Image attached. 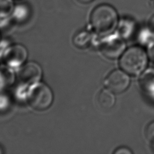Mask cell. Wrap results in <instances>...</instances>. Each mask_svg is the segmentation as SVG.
Returning a JSON list of instances; mask_svg holds the SVG:
<instances>
[{
    "label": "cell",
    "mask_w": 154,
    "mask_h": 154,
    "mask_svg": "<svg viewBox=\"0 0 154 154\" xmlns=\"http://www.w3.org/2000/svg\"><path fill=\"white\" fill-rule=\"evenodd\" d=\"M149 55L150 59L154 61V42L151 44L149 49Z\"/></svg>",
    "instance_id": "2e32d148"
},
{
    "label": "cell",
    "mask_w": 154,
    "mask_h": 154,
    "mask_svg": "<svg viewBox=\"0 0 154 154\" xmlns=\"http://www.w3.org/2000/svg\"><path fill=\"white\" fill-rule=\"evenodd\" d=\"M130 84V78L127 73L120 70L111 72L105 80L106 88L114 93H120L125 91Z\"/></svg>",
    "instance_id": "5b68a950"
},
{
    "label": "cell",
    "mask_w": 154,
    "mask_h": 154,
    "mask_svg": "<svg viewBox=\"0 0 154 154\" xmlns=\"http://www.w3.org/2000/svg\"><path fill=\"white\" fill-rule=\"evenodd\" d=\"M114 154H132V152L127 147H122L118 148L114 152Z\"/></svg>",
    "instance_id": "9a60e30c"
},
{
    "label": "cell",
    "mask_w": 154,
    "mask_h": 154,
    "mask_svg": "<svg viewBox=\"0 0 154 154\" xmlns=\"http://www.w3.org/2000/svg\"><path fill=\"white\" fill-rule=\"evenodd\" d=\"M139 84L141 90L147 95L154 96V69L146 70L140 76Z\"/></svg>",
    "instance_id": "ba28073f"
},
{
    "label": "cell",
    "mask_w": 154,
    "mask_h": 154,
    "mask_svg": "<svg viewBox=\"0 0 154 154\" xmlns=\"http://www.w3.org/2000/svg\"><path fill=\"white\" fill-rule=\"evenodd\" d=\"M16 1H19V0H16Z\"/></svg>",
    "instance_id": "d6986e66"
},
{
    "label": "cell",
    "mask_w": 154,
    "mask_h": 154,
    "mask_svg": "<svg viewBox=\"0 0 154 154\" xmlns=\"http://www.w3.org/2000/svg\"><path fill=\"white\" fill-rule=\"evenodd\" d=\"M119 15L116 8L108 4H100L92 10L90 22L93 30L99 34H106L117 28Z\"/></svg>",
    "instance_id": "6da1fadb"
},
{
    "label": "cell",
    "mask_w": 154,
    "mask_h": 154,
    "mask_svg": "<svg viewBox=\"0 0 154 154\" xmlns=\"http://www.w3.org/2000/svg\"><path fill=\"white\" fill-rule=\"evenodd\" d=\"M27 57L28 52L26 48L21 45L16 44L6 49L4 59L9 67H17L25 63Z\"/></svg>",
    "instance_id": "8992f818"
},
{
    "label": "cell",
    "mask_w": 154,
    "mask_h": 154,
    "mask_svg": "<svg viewBox=\"0 0 154 154\" xmlns=\"http://www.w3.org/2000/svg\"><path fill=\"white\" fill-rule=\"evenodd\" d=\"M42 75V70L39 64L35 62H29L21 68L19 78L24 84L31 85L39 82Z\"/></svg>",
    "instance_id": "52a82bcc"
},
{
    "label": "cell",
    "mask_w": 154,
    "mask_h": 154,
    "mask_svg": "<svg viewBox=\"0 0 154 154\" xmlns=\"http://www.w3.org/2000/svg\"><path fill=\"white\" fill-rule=\"evenodd\" d=\"M76 1L81 4H88L92 2L93 1H94V0H76Z\"/></svg>",
    "instance_id": "ac0fdd59"
},
{
    "label": "cell",
    "mask_w": 154,
    "mask_h": 154,
    "mask_svg": "<svg viewBox=\"0 0 154 154\" xmlns=\"http://www.w3.org/2000/svg\"><path fill=\"white\" fill-rule=\"evenodd\" d=\"M92 35L87 31H82L75 35L73 38V44L80 49L88 47L91 42Z\"/></svg>",
    "instance_id": "4fadbf2b"
},
{
    "label": "cell",
    "mask_w": 154,
    "mask_h": 154,
    "mask_svg": "<svg viewBox=\"0 0 154 154\" xmlns=\"http://www.w3.org/2000/svg\"><path fill=\"white\" fill-rule=\"evenodd\" d=\"M117 34L122 37H128L133 32L135 28L134 22L128 18H123L117 24Z\"/></svg>",
    "instance_id": "7c38bea8"
},
{
    "label": "cell",
    "mask_w": 154,
    "mask_h": 154,
    "mask_svg": "<svg viewBox=\"0 0 154 154\" xmlns=\"http://www.w3.org/2000/svg\"><path fill=\"white\" fill-rule=\"evenodd\" d=\"M112 91L108 89H104L98 94L97 100L99 105L104 109L111 108L115 103V97Z\"/></svg>",
    "instance_id": "8fae6325"
},
{
    "label": "cell",
    "mask_w": 154,
    "mask_h": 154,
    "mask_svg": "<svg viewBox=\"0 0 154 154\" xmlns=\"http://www.w3.org/2000/svg\"><path fill=\"white\" fill-rule=\"evenodd\" d=\"M125 48V42L117 33L106 37L100 44V50L102 54L109 59L119 57L123 54Z\"/></svg>",
    "instance_id": "277c9868"
},
{
    "label": "cell",
    "mask_w": 154,
    "mask_h": 154,
    "mask_svg": "<svg viewBox=\"0 0 154 154\" xmlns=\"http://www.w3.org/2000/svg\"><path fill=\"white\" fill-rule=\"evenodd\" d=\"M31 14L29 5L25 2L17 3L13 5L11 17L17 23L24 22L28 19Z\"/></svg>",
    "instance_id": "9c48e42d"
},
{
    "label": "cell",
    "mask_w": 154,
    "mask_h": 154,
    "mask_svg": "<svg viewBox=\"0 0 154 154\" xmlns=\"http://www.w3.org/2000/svg\"><path fill=\"white\" fill-rule=\"evenodd\" d=\"M29 87L27 99L30 106L37 111H44L49 108L54 99L51 88L40 82L34 83Z\"/></svg>",
    "instance_id": "3957f363"
},
{
    "label": "cell",
    "mask_w": 154,
    "mask_h": 154,
    "mask_svg": "<svg viewBox=\"0 0 154 154\" xmlns=\"http://www.w3.org/2000/svg\"><path fill=\"white\" fill-rule=\"evenodd\" d=\"M13 0H0V26L5 25L11 20V14L13 8Z\"/></svg>",
    "instance_id": "30bf717a"
},
{
    "label": "cell",
    "mask_w": 154,
    "mask_h": 154,
    "mask_svg": "<svg viewBox=\"0 0 154 154\" xmlns=\"http://www.w3.org/2000/svg\"><path fill=\"white\" fill-rule=\"evenodd\" d=\"M145 136L149 143L154 146V121L149 123L146 127Z\"/></svg>",
    "instance_id": "5bb4252c"
},
{
    "label": "cell",
    "mask_w": 154,
    "mask_h": 154,
    "mask_svg": "<svg viewBox=\"0 0 154 154\" xmlns=\"http://www.w3.org/2000/svg\"><path fill=\"white\" fill-rule=\"evenodd\" d=\"M153 31H154V15L150 18L149 20V26Z\"/></svg>",
    "instance_id": "e0dca14e"
},
{
    "label": "cell",
    "mask_w": 154,
    "mask_h": 154,
    "mask_svg": "<svg viewBox=\"0 0 154 154\" xmlns=\"http://www.w3.org/2000/svg\"><path fill=\"white\" fill-rule=\"evenodd\" d=\"M147 64V55L139 46H132L125 51L120 60V66L128 74L135 76L141 73Z\"/></svg>",
    "instance_id": "7a4b0ae2"
}]
</instances>
